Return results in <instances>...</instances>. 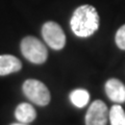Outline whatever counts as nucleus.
Instances as JSON below:
<instances>
[{
	"label": "nucleus",
	"instance_id": "nucleus-3",
	"mask_svg": "<svg viewBox=\"0 0 125 125\" xmlns=\"http://www.w3.org/2000/svg\"><path fill=\"white\" fill-rule=\"evenodd\" d=\"M23 93L30 101L41 106H45L50 102L51 96L46 85L37 79H27L23 83Z\"/></svg>",
	"mask_w": 125,
	"mask_h": 125
},
{
	"label": "nucleus",
	"instance_id": "nucleus-2",
	"mask_svg": "<svg viewBox=\"0 0 125 125\" xmlns=\"http://www.w3.org/2000/svg\"><path fill=\"white\" fill-rule=\"evenodd\" d=\"M21 51L25 58L33 64H43L48 56L45 45L34 37H26L21 42Z\"/></svg>",
	"mask_w": 125,
	"mask_h": 125
},
{
	"label": "nucleus",
	"instance_id": "nucleus-4",
	"mask_svg": "<svg viewBox=\"0 0 125 125\" xmlns=\"http://www.w3.org/2000/svg\"><path fill=\"white\" fill-rule=\"evenodd\" d=\"M42 36L47 45L54 50H61L66 45L64 30L55 22H46L42 27Z\"/></svg>",
	"mask_w": 125,
	"mask_h": 125
},
{
	"label": "nucleus",
	"instance_id": "nucleus-1",
	"mask_svg": "<svg viewBox=\"0 0 125 125\" xmlns=\"http://www.w3.org/2000/svg\"><path fill=\"white\" fill-rule=\"evenodd\" d=\"M99 15L92 5H81L77 7L70 21L71 29L77 37L88 38L99 28Z\"/></svg>",
	"mask_w": 125,
	"mask_h": 125
},
{
	"label": "nucleus",
	"instance_id": "nucleus-7",
	"mask_svg": "<svg viewBox=\"0 0 125 125\" xmlns=\"http://www.w3.org/2000/svg\"><path fill=\"white\" fill-rule=\"evenodd\" d=\"M22 62L19 58L10 54L0 55V76L9 75L10 73L20 71Z\"/></svg>",
	"mask_w": 125,
	"mask_h": 125
},
{
	"label": "nucleus",
	"instance_id": "nucleus-5",
	"mask_svg": "<svg viewBox=\"0 0 125 125\" xmlns=\"http://www.w3.org/2000/svg\"><path fill=\"white\" fill-rule=\"evenodd\" d=\"M109 112L103 101L95 100L85 115V125H106Z\"/></svg>",
	"mask_w": 125,
	"mask_h": 125
},
{
	"label": "nucleus",
	"instance_id": "nucleus-9",
	"mask_svg": "<svg viewBox=\"0 0 125 125\" xmlns=\"http://www.w3.org/2000/svg\"><path fill=\"white\" fill-rule=\"evenodd\" d=\"M70 100L76 107H83L88 104L90 100V94L87 90L77 89L70 94Z\"/></svg>",
	"mask_w": 125,
	"mask_h": 125
},
{
	"label": "nucleus",
	"instance_id": "nucleus-8",
	"mask_svg": "<svg viewBox=\"0 0 125 125\" xmlns=\"http://www.w3.org/2000/svg\"><path fill=\"white\" fill-rule=\"evenodd\" d=\"M15 116L17 118L18 121H20L21 123H30L34 121L37 117V112L33 108V106L29 103L23 102L21 104H19L17 108L15 111Z\"/></svg>",
	"mask_w": 125,
	"mask_h": 125
},
{
	"label": "nucleus",
	"instance_id": "nucleus-10",
	"mask_svg": "<svg viewBox=\"0 0 125 125\" xmlns=\"http://www.w3.org/2000/svg\"><path fill=\"white\" fill-rule=\"evenodd\" d=\"M111 125H125V112L119 104L113 105L108 115Z\"/></svg>",
	"mask_w": 125,
	"mask_h": 125
},
{
	"label": "nucleus",
	"instance_id": "nucleus-12",
	"mask_svg": "<svg viewBox=\"0 0 125 125\" xmlns=\"http://www.w3.org/2000/svg\"><path fill=\"white\" fill-rule=\"evenodd\" d=\"M11 125H26L24 123H19V124H11Z\"/></svg>",
	"mask_w": 125,
	"mask_h": 125
},
{
	"label": "nucleus",
	"instance_id": "nucleus-6",
	"mask_svg": "<svg viewBox=\"0 0 125 125\" xmlns=\"http://www.w3.org/2000/svg\"><path fill=\"white\" fill-rule=\"evenodd\" d=\"M105 92L112 101L116 103L125 102V85L117 78H111L105 83Z\"/></svg>",
	"mask_w": 125,
	"mask_h": 125
},
{
	"label": "nucleus",
	"instance_id": "nucleus-11",
	"mask_svg": "<svg viewBox=\"0 0 125 125\" xmlns=\"http://www.w3.org/2000/svg\"><path fill=\"white\" fill-rule=\"evenodd\" d=\"M116 44L120 49L125 50V24L118 29L116 33Z\"/></svg>",
	"mask_w": 125,
	"mask_h": 125
}]
</instances>
